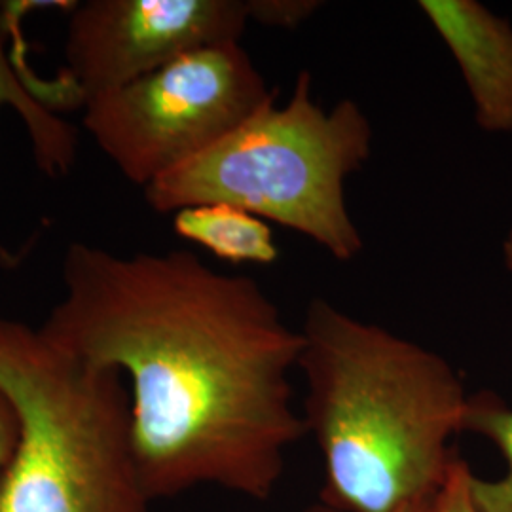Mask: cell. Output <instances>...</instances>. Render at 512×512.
<instances>
[{
    "label": "cell",
    "mask_w": 512,
    "mask_h": 512,
    "mask_svg": "<svg viewBox=\"0 0 512 512\" xmlns=\"http://www.w3.org/2000/svg\"><path fill=\"white\" fill-rule=\"evenodd\" d=\"M0 387L21 437L0 471V512H148L126 378L0 319Z\"/></svg>",
    "instance_id": "obj_4"
},
{
    "label": "cell",
    "mask_w": 512,
    "mask_h": 512,
    "mask_svg": "<svg viewBox=\"0 0 512 512\" xmlns=\"http://www.w3.org/2000/svg\"><path fill=\"white\" fill-rule=\"evenodd\" d=\"M473 476L469 463L458 454L423 512H482L473 495Z\"/></svg>",
    "instance_id": "obj_11"
},
{
    "label": "cell",
    "mask_w": 512,
    "mask_h": 512,
    "mask_svg": "<svg viewBox=\"0 0 512 512\" xmlns=\"http://www.w3.org/2000/svg\"><path fill=\"white\" fill-rule=\"evenodd\" d=\"M501 251H503V264L512 274V228L503 239V249Z\"/></svg>",
    "instance_id": "obj_15"
},
{
    "label": "cell",
    "mask_w": 512,
    "mask_h": 512,
    "mask_svg": "<svg viewBox=\"0 0 512 512\" xmlns=\"http://www.w3.org/2000/svg\"><path fill=\"white\" fill-rule=\"evenodd\" d=\"M421 14L458 65L476 126L512 133V25L478 0H420Z\"/></svg>",
    "instance_id": "obj_7"
},
{
    "label": "cell",
    "mask_w": 512,
    "mask_h": 512,
    "mask_svg": "<svg viewBox=\"0 0 512 512\" xmlns=\"http://www.w3.org/2000/svg\"><path fill=\"white\" fill-rule=\"evenodd\" d=\"M247 0H86L67 25V76L86 105L184 55L239 42Z\"/></svg>",
    "instance_id": "obj_6"
},
{
    "label": "cell",
    "mask_w": 512,
    "mask_h": 512,
    "mask_svg": "<svg viewBox=\"0 0 512 512\" xmlns=\"http://www.w3.org/2000/svg\"><path fill=\"white\" fill-rule=\"evenodd\" d=\"M274 101L241 42L184 55L84 107L95 145L143 190Z\"/></svg>",
    "instance_id": "obj_5"
},
{
    "label": "cell",
    "mask_w": 512,
    "mask_h": 512,
    "mask_svg": "<svg viewBox=\"0 0 512 512\" xmlns=\"http://www.w3.org/2000/svg\"><path fill=\"white\" fill-rule=\"evenodd\" d=\"M2 14V8H0ZM0 107H12L25 124L38 165L48 175L69 173L76 154V133L55 116L48 103L25 82L14 59L6 52L0 19Z\"/></svg>",
    "instance_id": "obj_9"
},
{
    "label": "cell",
    "mask_w": 512,
    "mask_h": 512,
    "mask_svg": "<svg viewBox=\"0 0 512 512\" xmlns=\"http://www.w3.org/2000/svg\"><path fill=\"white\" fill-rule=\"evenodd\" d=\"M251 23L270 29H298L323 6L319 0H247Z\"/></svg>",
    "instance_id": "obj_12"
},
{
    "label": "cell",
    "mask_w": 512,
    "mask_h": 512,
    "mask_svg": "<svg viewBox=\"0 0 512 512\" xmlns=\"http://www.w3.org/2000/svg\"><path fill=\"white\" fill-rule=\"evenodd\" d=\"M372 124L353 99L323 109L302 71L291 99H275L200 156L145 188L158 213L228 203L311 239L349 262L365 241L346 202V181L372 156Z\"/></svg>",
    "instance_id": "obj_3"
},
{
    "label": "cell",
    "mask_w": 512,
    "mask_h": 512,
    "mask_svg": "<svg viewBox=\"0 0 512 512\" xmlns=\"http://www.w3.org/2000/svg\"><path fill=\"white\" fill-rule=\"evenodd\" d=\"M298 368L304 423L325 459L323 501L340 512H397L431 499L458 456L467 393L439 353L313 298Z\"/></svg>",
    "instance_id": "obj_2"
},
{
    "label": "cell",
    "mask_w": 512,
    "mask_h": 512,
    "mask_svg": "<svg viewBox=\"0 0 512 512\" xmlns=\"http://www.w3.org/2000/svg\"><path fill=\"white\" fill-rule=\"evenodd\" d=\"M38 332L129 380L131 444L148 497L219 486L266 501L308 435L289 374L304 338L247 275L190 251L116 255L74 241Z\"/></svg>",
    "instance_id": "obj_1"
},
{
    "label": "cell",
    "mask_w": 512,
    "mask_h": 512,
    "mask_svg": "<svg viewBox=\"0 0 512 512\" xmlns=\"http://www.w3.org/2000/svg\"><path fill=\"white\" fill-rule=\"evenodd\" d=\"M463 433H475L497 446L507 473L497 480L473 476V495L482 512H512V408L490 391L469 397Z\"/></svg>",
    "instance_id": "obj_10"
},
{
    "label": "cell",
    "mask_w": 512,
    "mask_h": 512,
    "mask_svg": "<svg viewBox=\"0 0 512 512\" xmlns=\"http://www.w3.org/2000/svg\"><path fill=\"white\" fill-rule=\"evenodd\" d=\"M173 230L179 238L234 264L272 266L281 256L272 226L228 203L184 207L173 213Z\"/></svg>",
    "instance_id": "obj_8"
},
{
    "label": "cell",
    "mask_w": 512,
    "mask_h": 512,
    "mask_svg": "<svg viewBox=\"0 0 512 512\" xmlns=\"http://www.w3.org/2000/svg\"><path fill=\"white\" fill-rule=\"evenodd\" d=\"M21 437L18 408L10 395L0 387V471L12 459Z\"/></svg>",
    "instance_id": "obj_13"
},
{
    "label": "cell",
    "mask_w": 512,
    "mask_h": 512,
    "mask_svg": "<svg viewBox=\"0 0 512 512\" xmlns=\"http://www.w3.org/2000/svg\"><path fill=\"white\" fill-rule=\"evenodd\" d=\"M427 501L429 499H423V501H418V503H412V505H406V507H403L401 511L397 512H423V509H425V505H427ZM304 512H340L336 511V509H332V507H327V505H323V507H311V509H308V511Z\"/></svg>",
    "instance_id": "obj_14"
}]
</instances>
